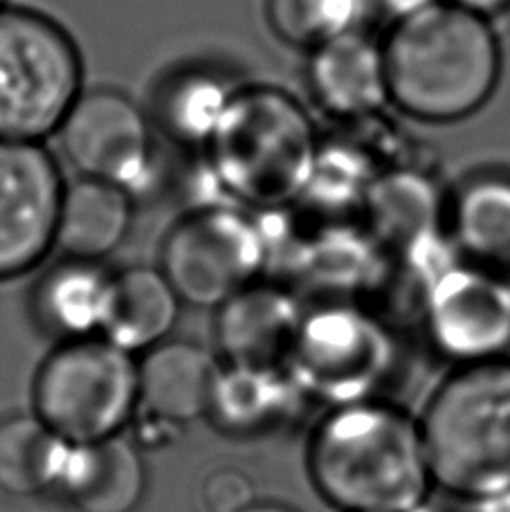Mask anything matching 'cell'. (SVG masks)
Masks as SVG:
<instances>
[{
    "mask_svg": "<svg viewBox=\"0 0 510 512\" xmlns=\"http://www.w3.org/2000/svg\"><path fill=\"white\" fill-rule=\"evenodd\" d=\"M308 474L340 512H414L434 486L421 423L382 402H351L315 427Z\"/></svg>",
    "mask_w": 510,
    "mask_h": 512,
    "instance_id": "cell-1",
    "label": "cell"
},
{
    "mask_svg": "<svg viewBox=\"0 0 510 512\" xmlns=\"http://www.w3.org/2000/svg\"><path fill=\"white\" fill-rule=\"evenodd\" d=\"M382 52L391 99L425 122L475 113L499 79V45L486 16L452 3L400 18Z\"/></svg>",
    "mask_w": 510,
    "mask_h": 512,
    "instance_id": "cell-2",
    "label": "cell"
},
{
    "mask_svg": "<svg viewBox=\"0 0 510 512\" xmlns=\"http://www.w3.org/2000/svg\"><path fill=\"white\" fill-rule=\"evenodd\" d=\"M320 142L297 99L272 86H241L205 160L232 205L286 209L311 185Z\"/></svg>",
    "mask_w": 510,
    "mask_h": 512,
    "instance_id": "cell-3",
    "label": "cell"
},
{
    "mask_svg": "<svg viewBox=\"0 0 510 512\" xmlns=\"http://www.w3.org/2000/svg\"><path fill=\"white\" fill-rule=\"evenodd\" d=\"M434 486L468 501L510 495V360H470L418 420Z\"/></svg>",
    "mask_w": 510,
    "mask_h": 512,
    "instance_id": "cell-4",
    "label": "cell"
},
{
    "mask_svg": "<svg viewBox=\"0 0 510 512\" xmlns=\"http://www.w3.org/2000/svg\"><path fill=\"white\" fill-rule=\"evenodd\" d=\"M84 93V63L63 27L36 9L0 7V140L57 135Z\"/></svg>",
    "mask_w": 510,
    "mask_h": 512,
    "instance_id": "cell-5",
    "label": "cell"
},
{
    "mask_svg": "<svg viewBox=\"0 0 510 512\" xmlns=\"http://www.w3.org/2000/svg\"><path fill=\"white\" fill-rule=\"evenodd\" d=\"M34 414L72 445L120 436L140 407L138 362L106 337L57 346L34 380Z\"/></svg>",
    "mask_w": 510,
    "mask_h": 512,
    "instance_id": "cell-6",
    "label": "cell"
},
{
    "mask_svg": "<svg viewBox=\"0 0 510 512\" xmlns=\"http://www.w3.org/2000/svg\"><path fill=\"white\" fill-rule=\"evenodd\" d=\"M268 265L257 218L232 205L191 209L171 227L160 270L191 306L218 308L252 286Z\"/></svg>",
    "mask_w": 510,
    "mask_h": 512,
    "instance_id": "cell-7",
    "label": "cell"
},
{
    "mask_svg": "<svg viewBox=\"0 0 510 512\" xmlns=\"http://www.w3.org/2000/svg\"><path fill=\"white\" fill-rule=\"evenodd\" d=\"M57 135L81 178L111 182L133 200L147 194L158 178L149 115L122 90H84Z\"/></svg>",
    "mask_w": 510,
    "mask_h": 512,
    "instance_id": "cell-8",
    "label": "cell"
},
{
    "mask_svg": "<svg viewBox=\"0 0 510 512\" xmlns=\"http://www.w3.org/2000/svg\"><path fill=\"white\" fill-rule=\"evenodd\" d=\"M63 191L59 164L41 142L0 140V281L50 254Z\"/></svg>",
    "mask_w": 510,
    "mask_h": 512,
    "instance_id": "cell-9",
    "label": "cell"
},
{
    "mask_svg": "<svg viewBox=\"0 0 510 512\" xmlns=\"http://www.w3.org/2000/svg\"><path fill=\"white\" fill-rule=\"evenodd\" d=\"M216 310L218 349L243 367H277L290 358L304 322L286 290L257 281Z\"/></svg>",
    "mask_w": 510,
    "mask_h": 512,
    "instance_id": "cell-10",
    "label": "cell"
},
{
    "mask_svg": "<svg viewBox=\"0 0 510 512\" xmlns=\"http://www.w3.org/2000/svg\"><path fill=\"white\" fill-rule=\"evenodd\" d=\"M221 369L203 346L162 342L138 362L140 407L162 425H187L209 414Z\"/></svg>",
    "mask_w": 510,
    "mask_h": 512,
    "instance_id": "cell-11",
    "label": "cell"
},
{
    "mask_svg": "<svg viewBox=\"0 0 510 512\" xmlns=\"http://www.w3.org/2000/svg\"><path fill=\"white\" fill-rule=\"evenodd\" d=\"M308 86L324 111L342 120L376 113L391 97L385 52L367 36L346 32L311 52Z\"/></svg>",
    "mask_w": 510,
    "mask_h": 512,
    "instance_id": "cell-12",
    "label": "cell"
},
{
    "mask_svg": "<svg viewBox=\"0 0 510 512\" xmlns=\"http://www.w3.org/2000/svg\"><path fill=\"white\" fill-rule=\"evenodd\" d=\"M79 512H133L147 490L138 447L120 436L70 445L57 488Z\"/></svg>",
    "mask_w": 510,
    "mask_h": 512,
    "instance_id": "cell-13",
    "label": "cell"
},
{
    "mask_svg": "<svg viewBox=\"0 0 510 512\" xmlns=\"http://www.w3.org/2000/svg\"><path fill=\"white\" fill-rule=\"evenodd\" d=\"M133 209L129 191L104 180L79 178L63 191L54 248L68 259L99 263L129 236Z\"/></svg>",
    "mask_w": 510,
    "mask_h": 512,
    "instance_id": "cell-14",
    "label": "cell"
},
{
    "mask_svg": "<svg viewBox=\"0 0 510 512\" xmlns=\"http://www.w3.org/2000/svg\"><path fill=\"white\" fill-rule=\"evenodd\" d=\"M182 299L160 268H129L113 274L102 337L129 353H147L167 342Z\"/></svg>",
    "mask_w": 510,
    "mask_h": 512,
    "instance_id": "cell-15",
    "label": "cell"
},
{
    "mask_svg": "<svg viewBox=\"0 0 510 512\" xmlns=\"http://www.w3.org/2000/svg\"><path fill=\"white\" fill-rule=\"evenodd\" d=\"M239 88L212 66L178 68L153 93V120L171 142L205 151Z\"/></svg>",
    "mask_w": 510,
    "mask_h": 512,
    "instance_id": "cell-16",
    "label": "cell"
},
{
    "mask_svg": "<svg viewBox=\"0 0 510 512\" xmlns=\"http://www.w3.org/2000/svg\"><path fill=\"white\" fill-rule=\"evenodd\" d=\"M113 274L97 261L66 259L48 272L36 292V310L52 331L66 340L102 331Z\"/></svg>",
    "mask_w": 510,
    "mask_h": 512,
    "instance_id": "cell-17",
    "label": "cell"
},
{
    "mask_svg": "<svg viewBox=\"0 0 510 512\" xmlns=\"http://www.w3.org/2000/svg\"><path fill=\"white\" fill-rule=\"evenodd\" d=\"M70 445L36 414L7 418L0 423V488L16 497L54 490Z\"/></svg>",
    "mask_w": 510,
    "mask_h": 512,
    "instance_id": "cell-18",
    "label": "cell"
},
{
    "mask_svg": "<svg viewBox=\"0 0 510 512\" xmlns=\"http://www.w3.org/2000/svg\"><path fill=\"white\" fill-rule=\"evenodd\" d=\"M284 384L277 367L230 364L218 373L209 418L227 434H254L266 429L284 409Z\"/></svg>",
    "mask_w": 510,
    "mask_h": 512,
    "instance_id": "cell-19",
    "label": "cell"
},
{
    "mask_svg": "<svg viewBox=\"0 0 510 512\" xmlns=\"http://www.w3.org/2000/svg\"><path fill=\"white\" fill-rule=\"evenodd\" d=\"M360 0H266L270 30L302 50H317L351 32Z\"/></svg>",
    "mask_w": 510,
    "mask_h": 512,
    "instance_id": "cell-20",
    "label": "cell"
},
{
    "mask_svg": "<svg viewBox=\"0 0 510 512\" xmlns=\"http://www.w3.org/2000/svg\"><path fill=\"white\" fill-rule=\"evenodd\" d=\"M457 234L466 250L484 259L510 256V182L481 180L463 191Z\"/></svg>",
    "mask_w": 510,
    "mask_h": 512,
    "instance_id": "cell-21",
    "label": "cell"
},
{
    "mask_svg": "<svg viewBox=\"0 0 510 512\" xmlns=\"http://www.w3.org/2000/svg\"><path fill=\"white\" fill-rule=\"evenodd\" d=\"M434 212V189L423 178L398 173L371 189L373 223L394 239H412L427 230Z\"/></svg>",
    "mask_w": 510,
    "mask_h": 512,
    "instance_id": "cell-22",
    "label": "cell"
},
{
    "mask_svg": "<svg viewBox=\"0 0 510 512\" xmlns=\"http://www.w3.org/2000/svg\"><path fill=\"white\" fill-rule=\"evenodd\" d=\"M200 495L209 512H243L257 504L250 477L236 468H218L207 474Z\"/></svg>",
    "mask_w": 510,
    "mask_h": 512,
    "instance_id": "cell-23",
    "label": "cell"
},
{
    "mask_svg": "<svg viewBox=\"0 0 510 512\" xmlns=\"http://www.w3.org/2000/svg\"><path fill=\"white\" fill-rule=\"evenodd\" d=\"M452 5H459L468 12H475L479 16H490L502 12L504 7L510 5V0H448Z\"/></svg>",
    "mask_w": 510,
    "mask_h": 512,
    "instance_id": "cell-24",
    "label": "cell"
},
{
    "mask_svg": "<svg viewBox=\"0 0 510 512\" xmlns=\"http://www.w3.org/2000/svg\"><path fill=\"white\" fill-rule=\"evenodd\" d=\"M434 3V0H387L389 9L394 14H400V18L412 14V12H418V9Z\"/></svg>",
    "mask_w": 510,
    "mask_h": 512,
    "instance_id": "cell-25",
    "label": "cell"
},
{
    "mask_svg": "<svg viewBox=\"0 0 510 512\" xmlns=\"http://www.w3.org/2000/svg\"><path fill=\"white\" fill-rule=\"evenodd\" d=\"M243 512H297L288 506H281V504H252L248 510Z\"/></svg>",
    "mask_w": 510,
    "mask_h": 512,
    "instance_id": "cell-26",
    "label": "cell"
},
{
    "mask_svg": "<svg viewBox=\"0 0 510 512\" xmlns=\"http://www.w3.org/2000/svg\"><path fill=\"white\" fill-rule=\"evenodd\" d=\"M3 5H7V0H0V7H3Z\"/></svg>",
    "mask_w": 510,
    "mask_h": 512,
    "instance_id": "cell-27",
    "label": "cell"
}]
</instances>
